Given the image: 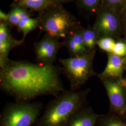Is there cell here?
I'll use <instances>...</instances> for the list:
<instances>
[{
	"mask_svg": "<svg viewBox=\"0 0 126 126\" xmlns=\"http://www.w3.org/2000/svg\"><path fill=\"white\" fill-rule=\"evenodd\" d=\"M101 0H78L79 6L88 11H94L98 9Z\"/></svg>",
	"mask_w": 126,
	"mask_h": 126,
	"instance_id": "cell-18",
	"label": "cell"
},
{
	"mask_svg": "<svg viewBox=\"0 0 126 126\" xmlns=\"http://www.w3.org/2000/svg\"><path fill=\"white\" fill-rule=\"evenodd\" d=\"M54 3L53 0H13L10 7H21L40 13Z\"/></svg>",
	"mask_w": 126,
	"mask_h": 126,
	"instance_id": "cell-12",
	"label": "cell"
},
{
	"mask_svg": "<svg viewBox=\"0 0 126 126\" xmlns=\"http://www.w3.org/2000/svg\"></svg>",
	"mask_w": 126,
	"mask_h": 126,
	"instance_id": "cell-26",
	"label": "cell"
},
{
	"mask_svg": "<svg viewBox=\"0 0 126 126\" xmlns=\"http://www.w3.org/2000/svg\"><path fill=\"white\" fill-rule=\"evenodd\" d=\"M9 11L8 14V20L6 24L11 28L16 26L20 20L24 17L31 16H32V11L21 7H13Z\"/></svg>",
	"mask_w": 126,
	"mask_h": 126,
	"instance_id": "cell-15",
	"label": "cell"
},
{
	"mask_svg": "<svg viewBox=\"0 0 126 126\" xmlns=\"http://www.w3.org/2000/svg\"><path fill=\"white\" fill-rule=\"evenodd\" d=\"M83 28L77 27L68 34L63 42V47L67 49L70 57H75L88 53L82 36Z\"/></svg>",
	"mask_w": 126,
	"mask_h": 126,
	"instance_id": "cell-9",
	"label": "cell"
},
{
	"mask_svg": "<svg viewBox=\"0 0 126 126\" xmlns=\"http://www.w3.org/2000/svg\"><path fill=\"white\" fill-rule=\"evenodd\" d=\"M94 51L59 59L62 73L70 83V90L77 91L94 74L92 67Z\"/></svg>",
	"mask_w": 126,
	"mask_h": 126,
	"instance_id": "cell-5",
	"label": "cell"
},
{
	"mask_svg": "<svg viewBox=\"0 0 126 126\" xmlns=\"http://www.w3.org/2000/svg\"><path fill=\"white\" fill-rule=\"evenodd\" d=\"M85 93L82 91L65 90L54 97L47 105L37 126H64L68 120L82 108Z\"/></svg>",
	"mask_w": 126,
	"mask_h": 126,
	"instance_id": "cell-2",
	"label": "cell"
},
{
	"mask_svg": "<svg viewBox=\"0 0 126 126\" xmlns=\"http://www.w3.org/2000/svg\"><path fill=\"white\" fill-rule=\"evenodd\" d=\"M112 53L119 57H123L126 55V44L117 42L114 47Z\"/></svg>",
	"mask_w": 126,
	"mask_h": 126,
	"instance_id": "cell-19",
	"label": "cell"
},
{
	"mask_svg": "<svg viewBox=\"0 0 126 126\" xmlns=\"http://www.w3.org/2000/svg\"><path fill=\"white\" fill-rule=\"evenodd\" d=\"M38 16L41 31L59 39H64L70 32L80 26L77 18L62 4L54 3L39 13Z\"/></svg>",
	"mask_w": 126,
	"mask_h": 126,
	"instance_id": "cell-3",
	"label": "cell"
},
{
	"mask_svg": "<svg viewBox=\"0 0 126 126\" xmlns=\"http://www.w3.org/2000/svg\"><path fill=\"white\" fill-rule=\"evenodd\" d=\"M8 20V14L0 10V22L6 23Z\"/></svg>",
	"mask_w": 126,
	"mask_h": 126,
	"instance_id": "cell-22",
	"label": "cell"
},
{
	"mask_svg": "<svg viewBox=\"0 0 126 126\" xmlns=\"http://www.w3.org/2000/svg\"><path fill=\"white\" fill-rule=\"evenodd\" d=\"M115 44L113 38L109 36L101 37L97 43V45L101 50L108 53H112Z\"/></svg>",
	"mask_w": 126,
	"mask_h": 126,
	"instance_id": "cell-17",
	"label": "cell"
},
{
	"mask_svg": "<svg viewBox=\"0 0 126 126\" xmlns=\"http://www.w3.org/2000/svg\"><path fill=\"white\" fill-rule=\"evenodd\" d=\"M73 0H53L54 3H59V4H63L64 3L69 2Z\"/></svg>",
	"mask_w": 126,
	"mask_h": 126,
	"instance_id": "cell-23",
	"label": "cell"
},
{
	"mask_svg": "<svg viewBox=\"0 0 126 126\" xmlns=\"http://www.w3.org/2000/svg\"><path fill=\"white\" fill-rule=\"evenodd\" d=\"M120 82H121L122 86H124L125 87L126 89V79L122 80Z\"/></svg>",
	"mask_w": 126,
	"mask_h": 126,
	"instance_id": "cell-24",
	"label": "cell"
},
{
	"mask_svg": "<svg viewBox=\"0 0 126 126\" xmlns=\"http://www.w3.org/2000/svg\"><path fill=\"white\" fill-rule=\"evenodd\" d=\"M102 80L111 106L118 112L122 113H124L126 109V99L121 82L109 79H105Z\"/></svg>",
	"mask_w": 126,
	"mask_h": 126,
	"instance_id": "cell-7",
	"label": "cell"
},
{
	"mask_svg": "<svg viewBox=\"0 0 126 126\" xmlns=\"http://www.w3.org/2000/svg\"><path fill=\"white\" fill-rule=\"evenodd\" d=\"M125 61V58L119 57L112 53H108V61L106 67L98 76L102 80L110 78H121Z\"/></svg>",
	"mask_w": 126,
	"mask_h": 126,
	"instance_id": "cell-10",
	"label": "cell"
},
{
	"mask_svg": "<svg viewBox=\"0 0 126 126\" xmlns=\"http://www.w3.org/2000/svg\"><path fill=\"white\" fill-rule=\"evenodd\" d=\"M39 24L40 19L38 16L36 18H33L32 16H28L22 18L16 26L18 32L23 33L22 40L24 42L28 33L39 28Z\"/></svg>",
	"mask_w": 126,
	"mask_h": 126,
	"instance_id": "cell-14",
	"label": "cell"
},
{
	"mask_svg": "<svg viewBox=\"0 0 126 126\" xmlns=\"http://www.w3.org/2000/svg\"><path fill=\"white\" fill-rule=\"evenodd\" d=\"M106 3L111 7H114L122 4L125 0H104Z\"/></svg>",
	"mask_w": 126,
	"mask_h": 126,
	"instance_id": "cell-21",
	"label": "cell"
},
{
	"mask_svg": "<svg viewBox=\"0 0 126 126\" xmlns=\"http://www.w3.org/2000/svg\"><path fill=\"white\" fill-rule=\"evenodd\" d=\"M119 25L116 16L107 10L98 12L94 29L99 36H109L117 31Z\"/></svg>",
	"mask_w": 126,
	"mask_h": 126,
	"instance_id": "cell-8",
	"label": "cell"
},
{
	"mask_svg": "<svg viewBox=\"0 0 126 126\" xmlns=\"http://www.w3.org/2000/svg\"><path fill=\"white\" fill-rule=\"evenodd\" d=\"M100 115L90 109L80 108L68 120L64 126H95Z\"/></svg>",
	"mask_w": 126,
	"mask_h": 126,
	"instance_id": "cell-11",
	"label": "cell"
},
{
	"mask_svg": "<svg viewBox=\"0 0 126 126\" xmlns=\"http://www.w3.org/2000/svg\"><path fill=\"white\" fill-rule=\"evenodd\" d=\"M82 36L86 49L88 52L93 51L95 46L97 45V41L99 39V35L95 31L94 28H83Z\"/></svg>",
	"mask_w": 126,
	"mask_h": 126,
	"instance_id": "cell-16",
	"label": "cell"
},
{
	"mask_svg": "<svg viewBox=\"0 0 126 126\" xmlns=\"http://www.w3.org/2000/svg\"><path fill=\"white\" fill-rule=\"evenodd\" d=\"M125 69H126V64L125 65Z\"/></svg>",
	"mask_w": 126,
	"mask_h": 126,
	"instance_id": "cell-25",
	"label": "cell"
},
{
	"mask_svg": "<svg viewBox=\"0 0 126 126\" xmlns=\"http://www.w3.org/2000/svg\"></svg>",
	"mask_w": 126,
	"mask_h": 126,
	"instance_id": "cell-27",
	"label": "cell"
},
{
	"mask_svg": "<svg viewBox=\"0 0 126 126\" xmlns=\"http://www.w3.org/2000/svg\"><path fill=\"white\" fill-rule=\"evenodd\" d=\"M43 108L39 102L16 101L7 104L0 118V126H32Z\"/></svg>",
	"mask_w": 126,
	"mask_h": 126,
	"instance_id": "cell-4",
	"label": "cell"
},
{
	"mask_svg": "<svg viewBox=\"0 0 126 126\" xmlns=\"http://www.w3.org/2000/svg\"></svg>",
	"mask_w": 126,
	"mask_h": 126,
	"instance_id": "cell-28",
	"label": "cell"
},
{
	"mask_svg": "<svg viewBox=\"0 0 126 126\" xmlns=\"http://www.w3.org/2000/svg\"><path fill=\"white\" fill-rule=\"evenodd\" d=\"M99 126H126L125 123L117 119L113 118L105 119Z\"/></svg>",
	"mask_w": 126,
	"mask_h": 126,
	"instance_id": "cell-20",
	"label": "cell"
},
{
	"mask_svg": "<svg viewBox=\"0 0 126 126\" xmlns=\"http://www.w3.org/2000/svg\"><path fill=\"white\" fill-rule=\"evenodd\" d=\"M63 47V42L45 34V36L35 44L34 47L37 63L43 64H53L59 50Z\"/></svg>",
	"mask_w": 126,
	"mask_h": 126,
	"instance_id": "cell-6",
	"label": "cell"
},
{
	"mask_svg": "<svg viewBox=\"0 0 126 126\" xmlns=\"http://www.w3.org/2000/svg\"><path fill=\"white\" fill-rule=\"evenodd\" d=\"M24 42L22 39L17 40L11 36L4 40H0V68H2L9 61V55L14 48L22 45Z\"/></svg>",
	"mask_w": 126,
	"mask_h": 126,
	"instance_id": "cell-13",
	"label": "cell"
},
{
	"mask_svg": "<svg viewBox=\"0 0 126 126\" xmlns=\"http://www.w3.org/2000/svg\"><path fill=\"white\" fill-rule=\"evenodd\" d=\"M61 73L62 67L54 64L9 59L0 69V89L16 101H30L45 95L55 97L65 90Z\"/></svg>",
	"mask_w": 126,
	"mask_h": 126,
	"instance_id": "cell-1",
	"label": "cell"
}]
</instances>
